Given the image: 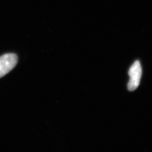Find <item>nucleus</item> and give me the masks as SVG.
I'll return each mask as SVG.
<instances>
[{"instance_id": "2", "label": "nucleus", "mask_w": 152, "mask_h": 152, "mask_svg": "<svg viewBox=\"0 0 152 152\" xmlns=\"http://www.w3.org/2000/svg\"><path fill=\"white\" fill-rule=\"evenodd\" d=\"M18 56L14 54H7L0 57V78L5 76L16 66Z\"/></svg>"}, {"instance_id": "1", "label": "nucleus", "mask_w": 152, "mask_h": 152, "mask_svg": "<svg viewBox=\"0 0 152 152\" xmlns=\"http://www.w3.org/2000/svg\"><path fill=\"white\" fill-rule=\"evenodd\" d=\"M142 69L139 61L137 60L131 65L129 69V75L130 81L128 83V90L130 91L135 90L138 87L141 78Z\"/></svg>"}]
</instances>
